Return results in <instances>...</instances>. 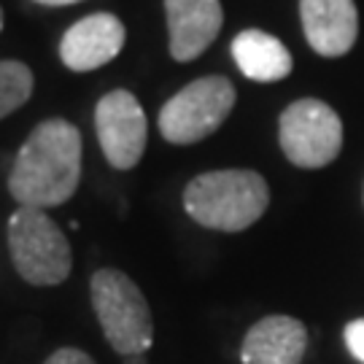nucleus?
<instances>
[{
    "mask_svg": "<svg viewBox=\"0 0 364 364\" xmlns=\"http://www.w3.org/2000/svg\"><path fill=\"white\" fill-rule=\"evenodd\" d=\"M124 25L114 14H90L78 19L60 41V57L70 70H95L108 65L124 49Z\"/></svg>",
    "mask_w": 364,
    "mask_h": 364,
    "instance_id": "obj_8",
    "label": "nucleus"
},
{
    "mask_svg": "<svg viewBox=\"0 0 364 364\" xmlns=\"http://www.w3.org/2000/svg\"><path fill=\"white\" fill-rule=\"evenodd\" d=\"M308 348V329L291 316H267L251 326L240 346L243 364H299Z\"/></svg>",
    "mask_w": 364,
    "mask_h": 364,
    "instance_id": "obj_11",
    "label": "nucleus"
},
{
    "mask_svg": "<svg viewBox=\"0 0 364 364\" xmlns=\"http://www.w3.org/2000/svg\"><path fill=\"white\" fill-rule=\"evenodd\" d=\"M0 30H3V11H0Z\"/></svg>",
    "mask_w": 364,
    "mask_h": 364,
    "instance_id": "obj_18",
    "label": "nucleus"
},
{
    "mask_svg": "<svg viewBox=\"0 0 364 364\" xmlns=\"http://www.w3.org/2000/svg\"><path fill=\"white\" fill-rule=\"evenodd\" d=\"M41 6H73V3H81V0H36Z\"/></svg>",
    "mask_w": 364,
    "mask_h": 364,
    "instance_id": "obj_16",
    "label": "nucleus"
},
{
    "mask_svg": "<svg viewBox=\"0 0 364 364\" xmlns=\"http://www.w3.org/2000/svg\"><path fill=\"white\" fill-rule=\"evenodd\" d=\"M232 57L240 73L259 84L281 81L291 73L289 49L275 36L262 33V30H243L232 41Z\"/></svg>",
    "mask_w": 364,
    "mask_h": 364,
    "instance_id": "obj_12",
    "label": "nucleus"
},
{
    "mask_svg": "<svg viewBox=\"0 0 364 364\" xmlns=\"http://www.w3.org/2000/svg\"><path fill=\"white\" fill-rule=\"evenodd\" d=\"M33 95V70L19 60H0V119L14 114Z\"/></svg>",
    "mask_w": 364,
    "mask_h": 364,
    "instance_id": "obj_13",
    "label": "nucleus"
},
{
    "mask_svg": "<svg viewBox=\"0 0 364 364\" xmlns=\"http://www.w3.org/2000/svg\"><path fill=\"white\" fill-rule=\"evenodd\" d=\"M281 149L291 165L316 170L329 165L343 146V122L321 100H297L281 114L278 122Z\"/></svg>",
    "mask_w": 364,
    "mask_h": 364,
    "instance_id": "obj_6",
    "label": "nucleus"
},
{
    "mask_svg": "<svg viewBox=\"0 0 364 364\" xmlns=\"http://www.w3.org/2000/svg\"><path fill=\"white\" fill-rule=\"evenodd\" d=\"M124 364H149L146 353H135V356H124Z\"/></svg>",
    "mask_w": 364,
    "mask_h": 364,
    "instance_id": "obj_17",
    "label": "nucleus"
},
{
    "mask_svg": "<svg viewBox=\"0 0 364 364\" xmlns=\"http://www.w3.org/2000/svg\"><path fill=\"white\" fill-rule=\"evenodd\" d=\"M97 141L111 168L130 170L141 162L149 138V124L138 97L127 90H114L95 108Z\"/></svg>",
    "mask_w": 364,
    "mask_h": 364,
    "instance_id": "obj_7",
    "label": "nucleus"
},
{
    "mask_svg": "<svg viewBox=\"0 0 364 364\" xmlns=\"http://www.w3.org/2000/svg\"><path fill=\"white\" fill-rule=\"evenodd\" d=\"M270 205L267 181L254 170H213L189 181L183 192L186 213L219 232H240L262 219Z\"/></svg>",
    "mask_w": 364,
    "mask_h": 364,
    "instance_id": "obj_2",
    "label": "nucleus"
},
{
    "mask_svg": "<svg viewBox=\"0 0 364 364\" xmlns=\"http://www.w3.org/2000/svg\"><path fill=\"white\" fill-rule=\"evenodd\" d=\"M9 248L16 273L33 287H57L70 275V243L41 208L19 205L14 210L9 219Z\"/></svg>",
    "mask_w": 364,
    "mask_h": 364,
    "instance_id": "obj_4",
    "label": "nucleus"
},
{
    "mask_svg": "<svg viewBox=\"0 0 364 364\" xmlns=\"http://www.w3.org/2000/svg\"><path fill=\"white\" fill-rule=\"evenodd\" d=\"M81 181V132L65 119H46L30 132L9 173V192L25 208H57Z\"/></svg>",
    "mask_w": 364,
    "mask_h": 364,
    "instance_id": "obj_1",
    "label": "nucleus"
},
{
    "mask_svg": "<svg viewBox=\"0 0 364 364\" xmlns=\"http://www.w3.org/2000/svg\"><path fill=\"white\" fill-rule=\"evenodd\" d=\"M235 105V87L224 76H205L176 92L159 111V132L168 144L189 146L224 124Z\"/></svg>",
    "mask_w": 364,
    "mask_h": 364,
    "instance_id": "obj_5",
    "label": "nucleus"
},
{
    "mask_svg": "<svg viewBox=\"0 0 364 364\" xmlns=\"http://www.w3.org/2000/svg\"><path fill=\"white\" fill-rule=\"evenodd\" d=\"M92 308L105 340L122 356L146 353L154 343V321L144 291L122 270H97L92 275Z\"/></svg>",
    "mask_w": 364,
    "mask_h": 364,
    "instance_id": "obj_3",
    "label": "nucleus"
},
{
    "mask_svg": "<svg viewBox=\"0 0 364 364\" xmlns=\"http://www.w3.org/2000/svg\"><path fill=\"white\" fill-rule=\"evenodd\" d=\"M343 340H346V348L351 351L353 359H359L364 364V318L348 321L343 329Z\"/></svg>",
    "mask_w": 364,
    "mask_h": 364,
    "instance_id": "obj_14",
    "label": "nucleus"
},
{
    "mask_svg": "<svg viewBox=\"0 0 364 364\" xmlns=\"http://www.w3.org/2000/svg\"><path fill=\"white\" fill-rule=\"evenodd\" d=\"M170 30V54L176 63H189L216 41L224 22L219 0H165Z\"/></svg>",
    "mask_w": 364,
    "mask_h": 364,
    "instance_id": "obj_9",
    "label": "nucleus"
},
{
    "mask_svg": "<svg viewBox=\"0 0 364 364\" xmlns=\"http://www.w3.org/2000/svg\"><path fill=\"white\" fill-rule=\"evenodd\" d=\"M305 38L321 57H343L359 36L353 0H299Z\"/></svg>",
    "mask_w": 364,
    "mask_h": 364,
    "instance_id": "obj_10",
    "label": "nucleus"
},
{
    "mask_svg": "<svg viewBox=\"0 0 364 364\" xmlns=\"http://www.w3.org/2000/svg\"><path fill=\"white\" fill-rule=\"evenodd\" d=\"M43 364H97V362L92 359L90 353L78 351V348H60V351H54Z\"/></svg>",
    "mask_w": 364,
    "mask_h": 364,
    "instance_id": "obj_15",
    "label": "nucleus"
}]
</instances>
